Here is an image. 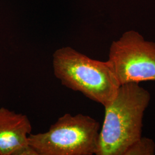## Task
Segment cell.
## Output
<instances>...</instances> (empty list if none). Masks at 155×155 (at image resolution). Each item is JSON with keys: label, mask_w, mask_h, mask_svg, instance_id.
<instances>
[{"label": "cell", "mask_w": 155, "mask_h": 155, "mask_svg": "<svg viewBox=\"0 0 155 155\" xmlns=\"http://www.w3.org/2000/svg\"><path fill=\"white\" fill-rule=\"evenodd\" d=\"M150 99V93L139 83L120 86L115 98L104 107L95 155H124L142 136L144 113Z\"/></svg>", "instance_id": "obj_1"}, {"label": "cell", "mask_w": 155, "mask_h": 155, "mask_svg": "<svg viewBox=\"0 0 155 155\" xmlns=\"http://www.w3.org/2000/svg\"><path fill=\"white\" fill-rule=\"evenodd\" d=\"M52 68L61 84L104 107L115 98L121 86L108 60L93 59L70 47L54 53Z\"/></svg>", "instance_id": "obj_2"}, {"label": "cell", "mask_w": 155, "mask_h": 155, "mask_svg": "<svg viewBox=\"0 0 155 155\" xmlns=\"http://www.w3.org/2000/svg\"><path fill=\"white\" fill-rule=\"evenodd\" d=\"M108 61L120 85L155 81V43L130 30L111 45Z\"/></svg>", "instance_id": "obj_4"}, {"label": "cell", "mask_w": 155, "mask_h": 155, "mask_svg": "<svg viewBox=\"0 0 155 155\" xmlns=\"http://www.w3.org/2000/svg\"><path fill=\"white\" fill-rule=\"evenodd\" d=\"M100 129L91 117L66 113L48 131L31 133L28 142L38 155H95Z\"/></svg>", "instance_id": "obj_3"}, {"label": "cell", "mask_w": 155, "mask_h": 155, "mask_svg": "<svg viewBox=\"0 0 155 155\" xmlns=\"http://www.w3.org/2000/svg\"><path fill=\"white\" fill-rule=\"evenodd\" d=\"M32 125L28 117L0 107V155H17L29 145Z\"/></svg>", "instance_id": "obj_5"}, {"label": "cell", "mask_w": 155, "mask_h": 155, "mask_svg": "<svg viewBox=\"0 0 155 155\" xmlns=\"http://www.w3.org/2000/svg\"><path fill=\"white\" fill-rule=\"evenodd\" d=\"M155 155V143L152 139L141 136L132 144L124 155Z\"/></svg>", "instance_id": "obj_6"}]
</instances>
